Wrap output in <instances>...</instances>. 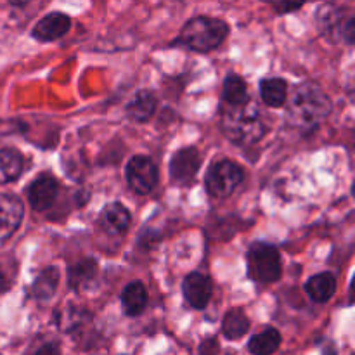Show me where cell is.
I'll return each mask as SVG.
<instances>
[{
	"mask_svg": "<svg viewBox=\"0 0 355 355\" xmlns=\"http://www.w3.org/2000/svg\"><path fill=\"white\" fill-rule=\"evenodd\" d=\"M331 101L318 83H300L288 101L286 120L291 127L302 132L318 128L331 113Z\"/></svg>",
	"mask_w": 355,
	"mask_h": 355,
	"instance_id": "obj_1",
	"label": "cell"
},
{
	"mask_svg": "<svg viewBox=\"0 0 355 355\" xmlns=\"http://www.w3.org/2000/svg\"><path fill=\"white\" fill-rule=\"evenodd\" d=\"M220 127L229 141L239 146L257 144L267 134V127L260 118L259 110L250 103L241 107H224L220 114Z\"/></svg>",
	"mask_w": 355,
	"mask_h": 355,
	"instance_id": "obj_2",
	"label": "cell"
},
{
	"mask_svg": "<svg viewBox=\"0 0 355 355\" xmlns=\"http://www.w3.org/2000/svg\"><path fill=\"white\" fill-rule=\"evenodd\" d=\"M229 35V24L218 17L198 16L187 21L175 45L194 52H210L220 47Z\"/></svg>",
	"mask_w": 355,
	"mask_h": 355,
	"instance_id": "obj_3",
	"label": "cell"
},
{
	"mask_svg": "<svg viewBox=\"0 0 355 355\" xmlns=\"http://www.w3.org/2000/svg\"><path fill=\"white\" fill-rule=\"evenodd\" d=\"M248 276L255 283H274L283 274L279 250L269 243H253L246 253Z\"/></svg>",
	"mask_w": 355,
	"mask_h": 355,
	"instance_id": "obj_4",
	"label": "cell"
},
{
	"mask_svg": "<svg viewBox=\"0 0 355 355\" xmlns=\"http://www.w3.org/2000/svg\"><path fill=\"white\" fill-rule=\"evenodd\" d=\"M243 179H245V172L238 163L231 162V159H218V162L211 163V166L208 168L205 186H207L210 196L227 198L241 186Z\"/></svg>",
	"mask_w": 355,
	"mask_h": 355,
	"instance_id": "obj_5",
	"label": "cell"
},
{
	"mask_svg": "<svg viewBox=\"0 0 355 355\" xmlns=\"http://www.w3.org/2000/svg\"><path fill=\"white\" fill-rule=\"evenodd\" d=\"M125 175H127L128 187H130L135 194L144 196V194L151 193L156 187V184H158L159 170L151 158L137 155L127 163Z\"/></svg>",
	"mask_w": 355,
	"mask_h": 355,
	"instance_id": "obj_6",
	"label": "cell"
},
{
	"mask_svg": "<svg viewBox=\"0 0 355 355\" xmlns=\"http://www.w3.org/2000/svg\"><path fill=\"white\" fill-rule=\"evenodd\" d=\"M201 168V155L196 148H182L170 159V177L177 186H191Z\"/></svg>",
	"mask_w": 355,
	"mask_h": 355,
	"instance_id": "obj_7",
	"label": "cell"
},
{
	"mask_svg": "<svg viewBox=\"0 0 355 355\" xmlns=\"http://www.w3.org/2000/svg\"><path fill=\"white\" fill-rule=\"evenodd\" d=\"M59 193V184L54 175L51 173H40L35 177L33 182L28 186L26 198L30 207L35 211H45L54 205Z\"/></svg>",
	"mask_w": 355,
	"mask_h": 355,
	"instance_id": "obj_8",
	"label": "cell"
},
{
	"mask_svg": "<svg viewBox=\"0 0 355 355\" xmlns=\"http://www.w3.org/2000/svg\"><path fill=\"white\" fill-rule=\"evenodd\" d=\"M24 217V205L16 194H0V243L7 241L19 229Z\"/></svg>",
	"mask_w": 355,
	"mask_h": 355,
	"instance_id": "obj_9",
	"label": "cell"
},
{
	"mask_svg": "<svg viewBox=\"0 0 355 355\" xmlns=\"http://www.w3.org/2000/svg\"><path fill=\"white\" fill-rule=\"evenodd\" d=\"M182 295L186 298L187 305L196 311H203L210 304L211 295H214V283L208 276L200 272H191L184 277Z\"/></svg>",
	"mask_w": 355,
	"mask_h": 355,
	"instance_id": "obj_10",
	"label": "cell"
},
{
	"mask_svg": "<svg viewBox=\"0 0 355 355\" xmlns=\"http://www.w3.org/2000/svg\"><path fill=\"white\" fill-rule=\"evenodd\" d=\"M69 26H71V19H69L68 14L51 12L35 24L33 30H31V37L42 44H49V42L64 37L69 31Z\"/></svg>",
	"mask_w": 355,
	"mask_h": 355,
	"instance_id": "obj_11",
	"label": "cell"
},
{
	"mask_svg": "<svg viewBox=\"0 0 355 355\" xmlns=\"http://www.w3.org/2000/svg\"><path fill=\"white\" fill-rule=\"evenodd\" d=\"M99 225L106 234L123 236L130 225V211L121 203H110L101 211Z\"/></svg>",
	"mask_w": 355,
	"mask_h": 355,
	"instance_id": "obj_12",
	"label": "cell"
},
{
	"mask_svg": "<svg viewBox=\"0 0 355 355\" xmlns=\"http://www.w3.org/2000/svg\"><path fill=\"white\" fill-rule=\"evenodd\" d=\"M158 107V99L151 90H139L127 104V116L137 123H146L151 120Z\"/></svg>",
	"mask_w": 355,
	"mask_h": 355,
	"instance_id": "obj_13",
	"label": "cell"
},
{
	"mask_svg": "<svg viewBox=\"0 0 355 355\" xmlns=\"http://www.w3.org/2000/svg\"><path fill=\"white\" fill-rule=\"evenodd\" d=\"M305 293L315 304H326L336 293V277L331 272H319L309 277L305 283Z\"/></svg>",
	"mask_w": 355,
	"mask_h": 355,
	"instance_id": "obj_14",
	"label": "cell"
},
{
	"mask_svg": "<svg viewBox=\"0 0 355 355\" xmlns=\"http://www.w3.org/2000/svg\"><path fill=\"white\" fill-rule=\"evenodd\" d=\"M59 281H61V274H59L58 267H45L44 270L38 272L33 284H31V297L38 302H49L58 291Z\"/></svg>",
	"mask_w": 355,
	"mask_h": 355,
	"instance_id": "obj_15",
	"label": "cell"
},
{
	"mask_svg": "<svg viewBox=\"0 0 355 355\" xmlns=\"http://www.w3.org/2000/svg\"><path fill=\"white\" fill-rule=\"evenodd\" d=\"M120 300L125 314L130 318H137L148 307V291L141 281H132L123 288Z\"/></svg>",
	"mask_w": 355,
	"mask_h": 355,
	"instance_id": "obj_16",
	"label": "cell"
},
{
	"mask_svg": "<svg viewBox=\"0 0 355 355\" xmlns=\"http://www.w3.org/2000/svg\"><path fill=\"white\" fill-rule=\"evenodd\" d=\"M97 270H99L97 260L83 259L80 260V262H76L75 266L69 267V272H68L69 288L75 291L87 290V288L92 286L94 281H96Z\"/></svg>",
	"mask_w": 355,
	"mask_h": 355,
	"instance_id": "obj_17",
	"label": "cell"
},
{
	"mask_svg": "<svg viewBox=\"0 0 355 355\" xmlns=\"http://www.w3.org/2000/svg\"><path fill=\"white\" fill-rule=\"evenodd\" d=\"M315 19H318V26L321 30V33L324 35L329 40H335V38H340V28L343 24L342 10L340 7L333 6V3H324L318 9V14H315Z\"/></svg>",
	"mask_w": 355,
	"mask_h": 355,
	"instance_id": "obj_18",
	"label": "cell"
},
{
	"mask_svg": "<svg viewBox=\"0 0 355 355\" xmlns=\"http://www.w3.org/2000/svg\"><path fill=\"white\" fill-rule=\"evenodd\" d=\"M24 168V159L17 149H0V184L14 182L21 177Z\"/></svg>",
	"mask_w": 355,
	"mask_h": 355,
	"instance_id": "obj_19",
	"label": "cell"
},
{
	"mask_svg": "<svg viewBox=\"0 0 355 355\" xmlns=\"http://www.w3.org/2000/svg\"><path fill=\"white\" fill-rule=\"evenodd\" d=\"M222 99L229 107H241L250 103L248 87L239 75H229L222 87Z\"/></svg>",
	"mask_w": 355,
	"mask_h": 355,
	"instance_id": "obj_20",
	"label": "cell"
},
{
	"mask_svg": "<svg viewBox=\"0 0 355 355\" xmlns=\"http://www.w3.org/2000/svg\"><path fill=\"white\" fill-rule=\"evenodd\" d=\"M260 97L269 107H283L288 101V83L283 78H266L260 82Z\"/></svg>",
	"mask_w": 355,
	"mask_h": 355,
	"instance_id": "obj_21",
	"label": "cell"
},
{
	"mask_svg": "<svg viewBox=\"0 0 355 355\" xmlns=\"http://www.w3.org/2000/svg\"><path fill=\"white\" fill-rule=\"evenodd\" d=\"M281 333L276 328H266L250 338L248 350L253 355H272L281 347Z\"/></svg>",
	"mask_w": 355,
	"mask_h": 355,
	"instance_id": "obj_22",
	"label": "cell"
},
{
	"mask_svg": "<svg viewBox=\"0 0 355 355\" xmlns=\"http://www.w3.org/2000/svg\"><path fill=\"white\" fill-rule=\"evenodd\" d=\"M250 319L241 309H232L222 319V335L227 340H239L248 333Z\"/></svg>",
	"mask_w": 355,
	"mask_h": 355,
	"instance_id": "obj_23",
	"label": "cell"
},
{
	"mask_svg": "<svg viewBox=\"0 0 355 355\" xmlns=\"http://www.w3.org/2000/svg\"><path fill=\"white\" fill-rule=\"evenodd\" d=\"M340 38L347 45H355V14L343 21L342 28H340Z\"/></svg>",
	"mask_w": 355,
	"mask_h": 355,
	"instance_id": "obj_24",
	"label": "cell"
},
{
	"mask_svg": "<svg viewBox=\"0 0 355 355\" xmlns=\"http://www.w3.org/2000/svg\"><path fill=\"white\" fill-rule=\"evenodd\" d=\"M198 355H218V343L215 338H207L201 342Z\"/></svg>",
	"mask_w": 355,
	"mask_h": 355,
	"instance_id": "obj_25",
	"label": "cell"
},
{
	"mask_svg": "<svg viewBox=\"0 0 355 355\" xmlns=\"http://www.w3.org/2000/svg\"><path fill=\"white\" fill-rule=\"evenodd\" d=\"M302 6H304V3H290V2L272 3L274 10H276V14H279V16H283V14H288V12H293V10L302 9Z\"/></svg>",
	"mask_w": 355,
	"mask_h": 355,
	"instance_id": "obj_26",
	"label": "cell"
},
{
	"mask_svg": "<svg viewBox=\"0 0 355 355\" xmlns=\"http://www.w3.org/2000/svg\"><path fill=\"white\" fill-rule=\"evenodd\" d=\"M35 355H62V354H61V347H59L58 343H45V345H42L40 349L35 352Z\"/></svg>",
	"mask_w": 355,
	"mask_h": 355,
	"instance_id": "obj_27",
	"label": "cell"
},
{
	"mask_svg": "<svg viewBox=\"0 0 355 355\" xmlns=\"http://www.w3.org/2000/svg\"><path fill=\"white\" fill-rule=\"evenodd\" d=\"M9 288H10V279H9V276L6 274V270L2 269V263H0V295L6 293Z\"/></svg>",
	"mask_w": 355,
	"mask_h": 355,
	"instance_id": "obj_28",
	"label": "cell"
},
{
	"mask_svg": "<svg viewBox=\"0 0 355 355\" xmlns=\"http://www.w3.org/2000/svg\"><path fill=\"white\" fill-rule=\"evenodd\" d=\"M322 355H338V350H336L335 343L328 342L324 347H322Z\"/></svg>",
	"mask_w": 355,
	"mask_h": 355,
	"instance_id": "obj_29",
	"label": "cell"
},
{
	"mask_svg": "<svg viewBox=\"0 0 355 355\" xmlns=\"http://www.w3.org/2000/svg\"><path fill=\"white\" fill-rule=\"evenodd\" d=\"M349 305H355V274L349 286Z\"/></svg>",
	"mask_w": 355,
	"mask_h": 355,
	"instance_id": "obj_30",
	"label": "cell"
},
{
	"mask_svg": "<svg viewBox=\"0 0 355 355\" xmlns=\"http://www.w3.org/2000/svg\"><path fill=\"white\" fill-rule=\"evenodd\" d=\"M352 196H354V200H355V180H354V184H352Z\"/></svg>",
	"mask_w": 355,
	"mask_h": 355,
	"instance_id": "obj_31",
	"label": "cell"
},
{
	"mask_svg": "<svg viewBox=\"0 0 355 355\" xmlns=\"http://www.w3.org/2000/svg\"><path fill=\"white\" fill-rule=\"evenodd\" d=\"M0 355H2V354H0Z\"/></svg>",
	"mask_w": 355,
	"mask_h": 355,
	"instance_id": "obj_32",
	"label": "cell"
}]
</instances>
